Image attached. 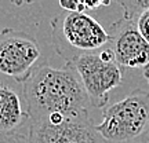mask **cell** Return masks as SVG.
Instances as JSON below:
<instances>
[{"label": "cell", "instance_id": "1", "mask_svg": "<svg viewBox=\"0 0 149 143\" xmlns=\"http://www.w3.org/2000/svg\"><path fill=\"white\" fill-rule=\"evenodd\" d=\"M22 87L31 124H55L88 113L91 107L81 80L70 64L64 68L40 64Z\"/></svg>", "mask_w": 149, "mask_h": 143}, {"label": "cell", "instance_id": "2", "mask_svg": "<svg viewBox=\"0 0 149 143\" xmlns=\"http://www.w3.org/2000/svg\"><path fill=\"white\" fill-rule=\"evenodd\" d=\"M54 50L66 62L83 54L97 53L109 44V33L84 12L62 11L51 19Z\"/></svg>", "mask_w": 149, "mask_h": 143}, {"label": "cell", "instance_id": "3", "mask_svg": "<svg viewBox=\"0 0 149 143\" xmlns=\"http://www.w3.org/2000/svg\"><path fill=\"white\" fill-rule=\"evenodd\" d=\"M149 122V92L135 90L124 99L104 110L97 132L107 143H131Z\"/></svg>", "mask_w": 149, "mask_h": 143}, {"label": "cell", "instance_id": "4", "mask_svg": "<svg viewBox=\"0 0 149 143\" xmlns=\"http://www.w3.org/2000/svg\"><path fill=\"white\" fill-rule=\"evenodd\" d=\"M66 64L72 65L79 74L93 107H105L109 102V92L122 84V69L109 47L79 55Z\"/></svg>", "mask_w": 149, "mask_h": 143}, {"label": "cell", "instance_id": "5", "mask_svg": "<svg viewBox=\"0 0 149 143\" xmlns=\"http://www.w3.org/2000/svg\"><path fill=\"white\" fill-rule=\"evenodd\" d=\"M40 61L39 43L32 35L11 28L0 30V74L24 84Z\"/></svg>", "mask_w": 149, "mask_h": 143}, {"label": "cell", "instance_id": "6", "mask_svg": "<svg viewBox=\"0 0 149 143\" xmlns=\"http://www.w3.org/2000/svg\"><path fill=\"white\" fill-rule=\"evenodd\" d=\"M29 138L32 143H107L97 132L88 113L55 124H31Z\"/></svg>", "mask_w": 149, "mask_h": 143}, {"label": "cell", "instance_id": "7", "mask_svg": "<svg viewBox=\"0 0 149 143\" xmlns=\"http://www.w3.org/2000/svg\"><path fill=\"white\" fill-rule=\"evenodd\" d=\"M109 48L120 68L145 69L149 65V44L135 22L120 18L109 28Z\"/></svg>", "mask_w": 149, "mask_h": 143}, {"label": "cell", "instance_id": "8", "mask_svg": "<svg viewBox=\"0 0 149 143\" xmlns=\"http://www.w3.org/2000/svg\"><path fill=\"white\" fill-rule=\"evenodd\" d=\"M29 120L24 98L10 85L0 83V135L18 132L24 122Z\"/></svg>", "mask_w": 149, "mask_h": 143}, {"label": "cell", "instance_id": "9", "mask_svg": "<svg viewBox=\"0 0 149 143\" xmlns=\"http://www.w3.org/2000/svg\"><path fill=\"white\" fill-rule=\"evenodd\" d=\"M117 4L123 8V18L133 22H137L139 15L149 10V0H127L117 1Z\"/></svg>", "mask_w": 149, "mask_h": 143}, {"label": "cell", "instance_id": "10", "mask_svg": "<svg viewBox=\"0 0 149 143\" xmlns=\"http://www.w3.org/2000/svg\"><path fill=\"white\" fill-rule=\"evenodd\" d=\"M111 1H80V0H61L59 6L64 11L69 12H84L90 10H95L104 6H109Z\"/></svg>", "mask_w": 149, "mask_h": 143}, {"label": "cell", "instance_id": "11", "mask_svg": "<svg viewBox=\"0 0 149 143\" xmlns=\"http://www.w3.org/2000/svg\"><path fill=\"white\" fill-rule=\"evenodd\" d=\"M0 143H32L29 133L22 132H13L0 135Z\"/></svg>", "mask_w": 149, "mask_h": 143}, {"label": "cell", "instance_id": "12", "mask_svg": "<svg viewBox=\"0 0 149 143\" xmlns=\"http://www.w3.org/2000/svg\"><path fill=\"white\" fill-rule=\"evenodd\" d=\"M135 25L138 28L139 33L142 35V37H144L149 44V10L144 11V12L139 15V18L137 19V22H135Z\"/></svg>", "mask_w": 149, "mask_h": 143}, {"label": "cell", "instance_id": "13", "mask_svg": "<svg viewBox=\"0 0 149 143\" xmlns=\"http://www.w3.org/2000/svg\"><path fill=\"white\" fill-rule=\"evenodd\" d=\"M131 143H149V122H148V125H146V128H145V131L141 133V136L137 138Z\"/></svg>", "mask_w": 149, "mask_h": 143}, {"label": "cell", "instance_id": "14", "mask_svg": "<svg viewBox=\"0 0 149 143\" xmlns=\"http://www.w3.org/2000/svg\"><path fill=\"white\" fill-rule=\"evenodd\" d=\"M144 76H145V79H146V81H148V84H149V65L144 69Z\"/></svg>", "mask_w": 149, "mask_h": 143}]
</instances>
